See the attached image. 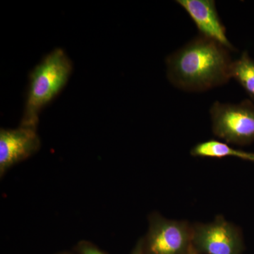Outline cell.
Here are the masks:
<instances>
[{
	"label": "cell",
	"instance_id": "obj_4",
	"mask_svg": "<svg viewBox=\"0 0 254 254\" xmlns=\"http://www.w3.org/2000/svg\"><path fill=\"white\" fill-rule=\"evenodd\" d=\"M192 245V225L186 220H170L158 213L150 215L143 254H189Z\"/></svg>",
	"mask_w": 254,
	"mask_h": 254
},
{
	"label": "cell",
	"instance_id": "obj_2",
	"mask_svg": "<svg viewBox=\"0 0 254 254\" xmlns=\"http://www.w3.org/2000/svg\"><path fill=\"white\" fill-rule=\"evenodd\" d=\"M72 70L71 60L57 48L37 65L30 75V86L21 126L37 128L41 110L61 91Z\"/></svg>",
	"mask_w": 254,
	"mask_h": 254
},
{
	"label": "cell",
	"instance_id": "obj_5",
	"mask_svg": "<svg viewBox=\"0 0 254 254\" xmlns=\"http://www.w3.org/2000/svg\"><path fill=\"white\" fill-rule=\"evenodd\" d=\"M192 244L200 254H242L244 247L240 229L222 215L192 225Z\"/></svg>",
	"mask_w": 254,
	"mask_h": 254
},
{
	"label": "cell",
	"instance_id": "obj_10",
	"mask_svg": "<svg viewBox=\"0 0 254 254\" xmlns=\"http://www.w3.org/2000/svg\"><path fill=\"white\" fill-rule=\"evenodd\" d=\"M78 250L81 254H105L96 247L87 242H80Z\"/></svg>",
	"mask_w": 254,
	"mask_h": 254
},
{
	"label": "cell",
	"instance_id": "obj_12",
	"mask_svg": "<svg viewBox=\"0 0 254 254\" xmlns=\"http://www.w3.org/2000/svg\"><path fill=\"white\" fill-rule=\"evenodd\" d=\"M189 254H200L199 252H198L193 245H192L191 248H190V253Z\"/></svg>",
	"mask_w": 254,
	"mask_h": 254
},
{
	"label": "cell",
	"instance_id": "obj_9",
	"mask_svg": "<svg viewBox=\"0 0 254 254\" xmlns=\"http://www.w3.org/2000/svg\"><path fill=\"white\" fill-rule=\"evenodd\" d=\"M230 76L240 83L254 103V60L248 52L244 51L239 59L232 61Z\"/></svg>",
	"mask_w": 254,
	"mask_h": 254
},
{
	"label": "cell",
	"instance_id": "obj_8",
	"mask_svg": "<svg viewBox=\"0 0 254 254\" xmlns=\"http://www.w3.org/2000/svg\"><path fill=\"white\" fill-rule=\"evenodd\" d=\"M190 154L192 156L200 158H222L225 157H235L254 163V153L236 149L227 145L225 142L218 140H208L197 143L190 149Z\"/></svg>",
	"mask_w": 254,
	"mask_h": 254
},
{
	"label": "cell",
	"instance_id": "obj_6",
	"mask_svg": "<svg viewBox=\"0 0 254 254\" xmlns=\"http://www.w3.org/2000/svg\"><path fill=\"white\" fill-rule=\"evenodd\" d=\"M41 148L36 128L20 126L0 131V176L11 167L35 154Z\"/></svg>",
	"mask_w": 254,
	"mask_h": 254
},
{
	"label": "cell",
	"instance_id": "obj_3",
	"mask_svg": "<svg viewBox=\"0 0 254 254\" xmlns=\"http://www.w3.org/2000/svg\"><path fill=\"white\" fill-rule=\"evenodd\" d=\"M210 115L213 134L225 143L246 145L254 142V103L250 100L237 104L215 101Z\"/></svg>",
	"mask_w": 254,
	"mask_h": 254
},
{
	"label": "cell",
	"instance_id": "obj_11",
	"mask_svg": "<svg viewBox=\"0 0 254 254\" xmlns=\"http://www.w3.org/2000/svg\"><path fill=\"white\" fill-rule=\"evenodd\" d=\"M132 254H143V240H140Z\"/></svg>",
	"mask_w": 254,
	"mask_h": 254
},
{
	"label": "cell",
	"instance_id": "obj_7",
	"mask_svg": "<svg viewBox=\"0 0 254 254\" xmlns=\"http://www.w3.org/2000/svg\"><path fill=\"white\" fill-rule=\"evenodd\" d=\"M176 2L190 15L200 36L218 42L230 51L236 50L227 38L214 0H177Z\"/></svg>",
	"mask_w": 254,
	"mask_h": 254
},
{
	"label": "cell",
	"instance_id": "obj_1",
	"mask_svg": "<svg viewBox=\"0 0 254 254\" xmlns=\"http://www.w3.org/2000/svg\"><path fill=\"white\" fill-rule=\"evenodd\" d=\"M232 61L230 50L200 35L167 58V76L182 91H206L229 81Z\"/></svg>",
	"mask_w": 254,
	"mask_h": 254
}]
</instances>
